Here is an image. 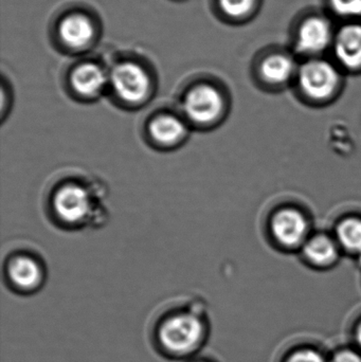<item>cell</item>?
Instances as JSON below:
<instances>
[{
    "instance_id": "18",
    "label": "cell",
    "mask_w": 361,
    "mask_h": 362,
    "mask_svg": "<svg viewBox=\"0 0 361 362\" xmlns=\"http://www.w3.org/2000/svg\"><path fill=\"white\" fill-rule=\"evenodd\" d=\"M335 14L345 18L361 17V0H329Z\"/></svg>"
},
{
    "instance_id": "1",
    "label": "cell",
    "mask_w": 361,
    "mask_h": 362,
    "mask_svg": "<svg viewBox=\"0 0 361 362\" xmlns=\"http://www.w3.org/2000/svg\"><path fill=\"white\" fill-rule=\"evenodd\" d=\"M107 189L88 174L68 172L49 185L45 211L53 225L67 231L100 228L107 221Z\"/></svg>"
},
{
    "instance_id": "11",
    "label": "cell",
    "mask_w": 361,
    "mask_h": 362,
    "mask_svg": "<svg viewBox=\"0 0 361 362\" xmlns=\"http://www.w3.org/2000/svg\"><path fill=\"white\" fill-rule=\"evenodd\" d=\"M333 51L345 69H361V23H351L335 33Z\"/></svg>"
},
{
    "instance_id": "8",
    "label": "cell",
    "mask_w": 361,
    "mask_h": 362,
    "mask_svg": "<svg viewBox=\"0 0 361 362\" xmlns=\"http://www.w3.org/2000/svg\"><path fill=\"white\" fill-rule=\"evenodd\" d=\"M68 88L74 99L85 103L97 101L110 89V72L93 62L73 68L68 78Z\"/></svg>"
},
{
    "instance_id": "12",
    "label": "cell",
    "mask_w": 361,
    "mask_h": 362,
    "mask_svg": "<svg viewBox=\"0 0 361 362\" xmlns=\"http://www.w3.org/2000/svg\"><path fill=\"white\" fill-rule=\"evenodd\" d=\"M95 35L93 21L82 13H72L61 19L59 25V36L61 44L71 50L87 48Z\"/></svg>"
},
{
    "instance_id": "17",
    "label": "cell",
    "mask_w": 361,
    "mask_h": 362,
    "mask_svg": "<svg viewBox=\"0 0 361 362\" xmlns=\"http://www.w3.org/2000/svg\"><path fill=\"white\" fill-rule=\"evenodd\" d=\"M220 11L231 19L248 16L256 6V0H218Z\"/></svg>"
},
{
    "instance_id": "10",
    "label": "cell",
    "mask_w": 361,
    "mask_h": 362,
    "mask_svg": "<svg viewBox=\"0 0 361 362\" xmlns=\"http://www.w3.org/2000/svg\"><path fill=\"white\" fill-rule=\"evenodd\" d=\"M309 223L300 211L286 208L278 211L271 219V232L277 242L285 247H297L307 242Z\"/></svg>"
},
{
    "instance_id": "15",
    "label": "cell",
    "mask_w": 361,
    "mask_h": 362,
    "mask_svg": "<svg viewBox=\"0 0 361 362\" xmlns=\"http://www.w3.org/2000/svg\"><path fill=\"white\" fill-rule=\"evenodd\" d=\"M277 362H329V351L314 341H298L290 344Z\"/></svg>"
},
{
    "instance_id": "14",
    "label": "cell",
    "mask_w": 361,
    "mask_h": 362,
    "mask_svg": "<svg viewBox=\"0 0 361 362\" xmlns=\"http://www.w3.org/2000/svg\"><path fill=\"white\" fill-rule=\"evenodd\" d=\"M338 247L336 240L317 234L303 244V255L313 265L326 267L338 257Z\"/></svg>"
},
{
    "instance_id": "13",
    "label": "cell",
    "mask_w": 361,
    "mask_h": 362,
    "mask_svg": "<svg viewBox=\"0 0 361 362\" xmlns=\"http://www.w3.org/2000/svg\"><path fill=\"white\" fill-rule=\"evenodd\" d=\"M261 78L271 85L288 83L294 76L296 65L292 57L285 53H273L264 57L260 64Z\"/></svg>"
},
{
    "instance_id": "16",
    "label": "cell",
    "mask_w": 361,
    "mask_h": 362,
    "mask_svg": "<svg viewBox=\"0 0 361 362\" xmlns=\"http://www.w3.org/2000/svg\"><path fill=\"white\" fill-rule=\"evenodd\" d=\"M338 246L353 253H361V219L356 217L343 219L336 229Z\"/></svg>"
},
{
    "instance_id": "22",
    "label": "cell",
    "mask_w": 361,
    "mask_h": 362,
    "mask_svg": "<svg viewBox=\"0 0 361 362\" xmlns=\"http://www.w3.org/2000/svg\"><path fill=\"white\" fill-rule=\"evenodd\" d=\"M187 362H215L209 358H203V357H193V358L188 359Z\"/></svg>"
},
{
    "instance_id": "19",
    "label": "cell",
    "mask_w": 361,
    "mask_h": 362,
    "mask_svg": "<svg viewBox=\"0 0 361 362\" xmlns=\"http://www.w3.org/2000/svg\"><path fill=\"white\" fill-rule=\"evenodd\" d=\"M329 362H361V352L348 342L329 351Z\"/></svg>"
},
{
    "instance_id": "5",
    "label": "cell",
    "mask_w": 361,
    "mask_h": 362,
    "mask_svg": "<svg viewBox=\"0 0 361 362\" xmlns=\"http://www.w3.org/2000/svg\"><path fill=\"white\" fill-rule=\"evenodd\" d=\"M182 112L176 107H163L150 112L142 122L141 134L146 144L159 152H172L186 144L192 132Z\"/></svg>"
},
{
    "instance_id": "2",
    "label": "cell",
    "mask_w": 361,
    "mask_h": 362,
    "mask_svg": "<svg viewBox=\"0 0 361 362\" xmlns=\"http://www.w3.org/2000/svg\"><path fill=\"white\" fill-rule=\"evenodd\" d=\"M209 320L199 302L189 301L167 308L153 327L157 350L171 359L193 358L209 336Z\"/></svg>"
},
{
    "instance_id": "9",
    "label": "cell",
    "mask_w": 361,
    "mask_h": 362,
    "mask_svg": "<svg viewBox=\"0 0 361 362\" xmlns=\"http://www.w3.org/2000/svg\"><path fill=\"white\" fill-rule=\"evenodd\" d=\"M334 30L330 19L320 15L307 17L297 30L295 48L297 52L313 57L333 46Z\"/></svg>"
},
{
    "instance_id": "3",
    "label": "cell",
    "mask_w": 361,
    "mask_h": 362,
    "mask_svg": "<svg viewBox=\"0 0 361 362\" xmlns=\"http://www.w3.org/2000/svg\"><path fill=\"white\" fill-rule=\"evenodd\" d=\"M177 108L192 129L209 131L224 119L227 101L224 93L216 85L199 82L182 93Z\"/></svg>"
},
{
    "instance_id": "7",
    "label": "cell",
    "mask_w": 361,
    "mask_h": 362,
    "mask_svg": "<svg viewBox=\"0 0 361 362\" xmlns=\"http://www.w3.org/2000/svg\"><path fill=\"white\" fill-rule=\"evenodd\" d=\"M336 66L321 59L304 62L298 69V84L302 93L316 101L329 99L341 84Z\"/></svg>"
},
{
    "instance_id": "21",
    "label": "cell",
    "mask_w": 361,
    "mask_h": 362,
    "mask_svg": "<svg viewBox=\"0 0 361 362\" xmlns=\"http://www.w3.org/2000/svg\"><path fill=\"white\" fill-rule=\"evenodd\" d=\"M348 335H349V341L348 342L361 352V315L350 325Z\"/></svg>"
},
{
    "instance_id": "6",
    "label": "cell",
    "mask_w": 361,
    "mask_h": 362,
    "mask_svg": "<svg viewBox=\"0 0 361 362\" xmlns=\"http://www.w3.org/2000/svg\"><path fill=\"white\" fill-rule=\"evenodd\" d=\"M4 278L8 288L15 293L33 295L46 283V263L36 251L15 249L4 259Z\"/></svg>"
},
{
    "instance_id": "20",
    "label": "cell",
    "mask_w": 361,
    "mask_h": 362,
    "mask_svg": "<svg viewBox=\"0 0 361 362\" xmlns=\"http://www.w3.org/2000/svg\"><path fill=\"white\" fill-rule=\"evenodd\" d=\"M1 110H0V118H1V123L4 124L6 119L11 115V110L13 107V93L12 88L8 87L6 81H2L1 84Z\"/></svg>"
},
{
    "instance_id": "4",
    "label": "cell",
    "mask_w": 361,
    "mask_h": 362,
    "mask_svg": "<svg viewBox=\"0 0 361 362\" xmlns=\"http://www.w3.org/2000/svg\"><path fill=\"white\" fill-rule=\"evenodd\" d=\"M108 93L118 107L138 110L152 99L154 83L143 66L135 62H122L110 71Z\"/></svg>"
}]
</instances>
